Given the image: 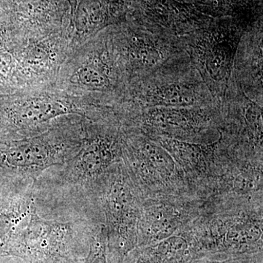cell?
<instances>
[{
  "label": "cell",
  "instance_id": "obj_1",
  "mask_svg": "<svg viewBox=\"0 0 263 263\" xmlns=\"http://www.w3.org/2000/svg\"><path fill=\"white\" fill-rule=\"evenodd\" d=\"M54 86L86 112L115 108L124 102L129 84L118 60L109 27L70 50Z\"/></svg>",
  "mask_w": 263,
  "mask_h": 263
},
{
  "label": "cell",
  "instance_id": "obj_2",
  "mask_svg": "<svg viewBox=\"0 0 263 263\" xmlns=\"http://www.w3.org/2000/svg\"><path fill=\"white\" fill-rule=\"evenodd\" d=\"M82 118H62L38 134L0 142V169L5 174L35 180L53 166H62L82 143Z\"/></svg>",
  "mask_w": 263,
  "mask_h": 263
},
{
  "label": "cell",
  "instance_id": "obj_3",
  "mask_svg": "<svg viewBox=\"0 0 263 263\" xmlns=\"http://www.w3.org/2000/svg\"><path fill=\"white\" fill-rule=\"evenodd\" d=\"M109 29L129 86L169 67L190 62L182 37L127 21Z\"/></svg>",
  "mask_w": 263,
  "mask_h": 263
},
{
  "label": "cell",
  "instance_id": "obj_4",
  "mask_svg": "<svg viewBox=\"0 0 263 263\" xmlns=\"http://www.w3.org/2000/svg\"><path fill=\"white\" fill-rule=\"evenodd\" d=\"M82 143L77 153L63 166L64 182L82 193L93 192L100 179L124 147L119 121L111 112L94 118L82 117Z\"/></svg>",
  "mask_w": 263,
  "mask_h": 263
},
{
  "label": "cell",
  "instance_id": "obj_5",
  "mask_svg": "<svg viewBox=\"0 0 263 263\" xmlns=\"http://www.w3.org/2000/svg\"><path fill=\"white\" fill-rule=\"evenodd\" d=\"M247 30L243 25L219 22L182 37L192 65L219 103L228 89L238 44Z\"/></svg>",
  "mask_w": 263,
  "mask_h": 263
},
{
  "label": "cell",
  "instance_id": "obj_6",
  "mask_svg": "<svg viewBox=\"0 0 263 263\" xmlns=\"http://www.w3.org/2000/svg\"><path fill=\"white\" fill-rule=\"evenodd\" d=\"M220 103L211 94L191 62L169 67L129 86L119 106L191 108Z\"/></svg>",
  "mask_w": 263,
  "mask_h": 263
},
{
  "label": "cell",
  "instance_id": "obj_7",
  "mask_svg": "<svg viewBox=\"0 0 263 263\" xmlns=\"http://www.w3.org/2000/svg\"><path fill=\"white\" fill-rule=\"evenodd\" d=\"M85 117L86 112L54 86L15 91L0 108V124L9 139H18L46 130L66 117Z\"/></svg>",
  "mask_w": 263,
  "mask_h": 263
},
{
  "label": "cell",
  "instance_id": "obj_8",
  "mask_svg": "<svg viewBox=\"0 0 263 263\" xmlns=\"http://www.w3.org/2000/svg\"><path fill=\"white\" fill-rule=\"evenodd\" d=\"M221 116L220 103L191 108H134L120 106L119 118L125 126L139 124L157 137L192 139L206 136Z\"/></svg>",
  "mask_w": 263,
  "mask_h": 263
},
{
  "label": "cell",
  "instance_id": "obj_9",
  "mask_svg": "<svg viewBox=\"0 0 263 263\" xmlns=\"http://www.w3.org/2000/svg\"><path fill=\"white\" fill-rule=\"evenodd\" d=\"M73 235L72 223L43 219L34 205L28 220L5 252L34 260L65 258Z\"/></svg>",
  "mask_w": 263,
  "mask_h": 263
},
{
  "label": "cell",
  "instance_id": "obj_10",
  "mask_svg": "<svg viewBox=\"0 0 263 263\" xmlns=\"http://www.w3.org/2000/svg\"><path fill=\"white\" fill-rule=\"evenodd\" d=\"M262 31L252 27L246 31L240 39L231 77L245 94L262 106Z\"/></svg>",
  "mask_w": 263,
  "mask_h": 263
},
{
  "label": "cell",
  "instance_id": "obj_11",
  "mask_svg": "<svg viewBox=\"0 0 263 263\" xmlns=\"http://www.w3.org/2000/svg\"><path fill=\"white\" fill-rule=\"evenodd\" d=\"M105 211L110 233L119 254H124L134 242V197L122 177L112 179L105 191Z\"/></svg>",
  "mask_w": 263,
  "mask_h": 263
},
{
  "label": "cell",
  "instance_id": "obj_12",
  "mask_svg": "<svg viewBox=\"0 0 263 263\" xmlns=\"http://www.w3.org/2000/svg\"><path fill=\"white\" fill-rule=\"evenodd\" d=\"M34 205V197L29 193L19 197L0 212V247H4V252L28 220Z\"/></svg>",
  "mask_w": 263,
  "mask_h": 263
},
{
  "label": "cell",
  "instance_id": "obj_13",
  "mask_svg": "<svg viewBox=\"0 0 263 263\" xmlns=\"http://www.w3.org/2000/svg\"><path fill=\"white\" fill-rule=\"evenodd\" d=\"M261 230L255 226H236L228 231L226 240L231 247L254 245L260 238Z\"/></svg>",
  "mask_w": 263,
  "mask_h": 263
},
{
  "label": "cell",
  "instance_id": "obj_14",
  "mask_svg": "<svg viewBox=\"0 0 263 263\" xmlns=\"http://www.w3.org/2000/svg\"><path fill=\"white\" fill-rule=\"evenodd\" d=\"M106 235L103 229L93 237L86 263H107Z\"/></svg>",
  "mask_w": 263,
  "mask_h": 263
},
{
  "label": "cell",
  "instance_id": "obj_15",
  "mask_svg": "<svg viewBox=\"0 0 263 263\" xmlns=\"http://www.w3.org/2000/svg\"><path fill=\"white\" fill-rule=\"evenodd\" d=\"M6 140H8V136L5 133L0 132V142L6 141Z\"/></svg>",
  "mask_w": 263,
  "mask_h": 263
},
{
  "label": "cell",
  "instance_id": "obj_16",
  "mask_svg": "<svg viewBox=\"0 0 263 263\" xmlns=\"http://www.w3.org/2000/svg\"><path fill=\"white\" fill-rule=\"evenodd\" d=\"M213 263H230V262H213Z\"/></svg>",
  "mask_w": 263,
  "mask_h": 263
}]
</instances>
